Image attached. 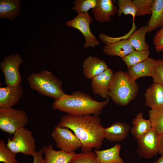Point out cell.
Masks as SVG:
<instances>
[{
	"instance_id": "obj_1",
	"label": "cell",
	"mask_w": 163,
	"mask_h": 163,
	"mask_svg": "<svg viewBox=\"0 0 163 163\" xmlns=\"http://www.w3.org/2000/svg\"><path fill=\"white\" fill-rule=\"evenodd\" d=\"M56 126L67 128L73 131L81 142L83 152L100 149L105 139L104 127L98 116L67 114L61 117Z\"/></svg>"
},
{
	"instance_id": "obj_2",
	"label": "cell",
	"mask_w": 163,
	"mask_h": 163,
	"mask_svg": "<svg viewBox=\"0 0 163 163\" xmlns=\"http://www.w3.org/2000/svg\"><path fill=\"white\" fill-rule=\"evenodd\" d=\"M109 101L108 97L104 101H98L90 95L77 91L71 95L65 94L59 100L55 101L52 108L69 114L98 116Z\"/></svg>"
},
{
	"instance_id": "obj_3",
	"label": "cell",
	"mask_w": 163,
	"mask_h": 163,
	"mask_svg": "<svg viewBox=\"0 0 163 163\" xmlns=\"http://www.w3.org/2000/svg\"><path fill=\"white\" fill-rule=\"evenodd\" d=\"M139 91L135 80L127 72H114L110 86L109 96L117 105L124 107L134 100Z\"/></svg>"
},
{
	"instance_id": "obj_4",
	"label": "cell",
	"mask_w": 163,
	"mask_h": 163,
	"mask_svg": "<svg viewBox=\"0 0 163 163\" xmlns=\"http://www.w3.org/2000/svg\"><path fill=\"white\" fill-rule=\"evenodd\" d=\"M27 80L32 90L55 101L65 94L61 81L50 71L43 70L33 73L27 77Z\"/></svg>"
},
{
	"instance_id": "obj_5",
	"label": "cell",
	"mask_w": 163,
	"mask_h": 163,
	"mask_svg": "<svg viewBox=\"0 0 163 163\" xmlns=\"http://www.w3.org/2000/svg\"><path fill=\"white\" fill-rule=\"evenodd\" d=\"M36 139L32 132L26 127L17 130L12 138H8L7 147L17 154L21 153L25 155L33 156L36 151Z\"/></svg>"
},
{
	"instance_id": "obj_6",
	"label": "cell",
	"mask_w": 163,
	"mask_h": 163,
	"mask_svg": "<svg viewBox=\"0 0 163 163\" xmlns=\"http://www.w3.org/2000/svg\"><path fill=\"white\" fill-rule=\"evenodd\" d=\"M28 116L24 110L13 108H0V129L9 134L24 127L28 122Z\"/></svg>"
},
{
	"instance_id": "obj_7",
	"label": "cell",
	"mask_w": 163,
	"mask_h": 163,
	"mask_svg": "<svg viewBox=\"0 0 163 163\" xmlns=\"http://www.w3.org/2000/svg\"><path fill=\"white\" fill-rule=\"evenodd\" d=\"M24 62L18 53L5 56L1 62L0 66L5 78V84L7 86H15L21 84L22 79L20 73L19 67Z\"/></svg>"
},
{
	"instance_id": "obj_8",
	"label": "cell",
	"mask_w": 163,
	"mask_h": 163,
	"mask_svg": "<svg viewBox=\"0 0 163 163\" xmlns=\"http://www.w3.org/2000/svg\"><path fill=\"white\" fill-rule=\"evenodd\" d=\"M51 136L57 147L65 152H75L82 147L80 140L68 128L56 126Z\"/></svg>"
},
{
	"instance_id": "obj_9",
	"label": "cell",
	"mask_w": 163,
	"mask_h": 163,
	"mask_svg": "<svg viewBox=\"0 0 163 163\" xmlns=\"http://www.w3.org/2000/svg\"><path fill=\"white\" fill-rule=\"evenodd\" d=\"M92 20L91 16L88 12L79 13L75 18L66 23L67 26L75 28L82 33L85 39V48L94 47L100 43L91 32L90 24Z\"/></svg>"
},
{
	"instance_id": "obj_10",
	"label": "cell",
	"mask_w": 163,
	"mask_h": 163,
	"mask_svg": "<svg viewBox=\"0 0 163 163\" xmlns=\"http://www.w3.org/2000/svg\"><path fill=\"white\" fill-rule=\"evenodd\" d=\"M159 135L152 128L147 133L136 139L137 153L140 157L149 159L158 154Z\"/></svg>"
},
{
	"instance_id": "obj_11",
	"label": "cell",
	"mask_w": 163,
	"mask_h": 163,
	"mask_svg": "<svg viewBox=\"0 0 163 163\" xmlns=\"http://www.w3.org/2000/svg\"><path fill=\"white\" fill-rule=\"evenodd\" d=\"M109 68L101 74L94 77L91 82L93 93L103 98L109 97L110 86L113 74Z\"/></svg>"
},
{
	"instance_id": "obj_12",
	"label": "cell",
	"mask_w": 163,
	"mask_h": 163,
	"mask_svg": "<svg viewBox=\"0 0 163 163\" xmlns=\"http://www.w3.org/2000/svg\"><path fill=\"white\" fill-rule=\"evenodd\" d=\"M24 94L23 86H7L0 88V108L12 107L18 103Z\"/></svg>"
},
{
	"instance_id": "obj_13",
	"label": "cell",
	"mask_w": 163,
	"mask_h": 163,
	"mask_svg": "<svg viewBox=\"0 0 163 163\" xmlns=\"http://www.w3.org/2000/svg\"><path fill=\"white\" fill-rule=\"evenodd\" d=\"M118 9L111 0H97L96 5L92 9L95 20L100 23L110 21V16H113Z\"/></svg>"
},
{
	"instance_id": "obj_14",
	"label": "cell",
	"mask_w": 163,
	"mask_h": 163,
	"mask_svg": "<svg viewBox=\"0 0 163 163\" xmlns=\"http://www.w3.org/2000/svg\"><path fill=\"white\" fill-rule=\"evenodd\" d=\"M82 67L84 75L87 79H91L103 73L108 68L104 60L93 56L85 59L83 62Z\"/></svg>"
},
{
	"instance_id": "obj_15",
	"label": "cell",
	"mask_w": 163,
	"mask_h": 163,
	"mask_svg": "<svg viewBox=\"0 0 163 163\" xmlns=\"http://www.w3.org/2000/svg\"><path fill=\"white\" fill-rule=\"evenodd\" d=\"M44 157V163H68L76 153L56 151L51 144L44 145L41 149Z\"/></svg>"
},
{
	"instance_id": "obj_16",
	"label": "cell",
	"mask_w": 163,
	"mask_h": 163,
	"mask_svg": "<svg viewBox=\"0 0 163 163\" xmlns=\"http://www.w3.org/2000/svg\"><path fill=\"white\" fill-rule=\"evenodd\" d=\"M156 60L149 57L146 60L138 63L128 69V74L133 79H136L141 77H153L155 72Z\"/></svg>"
},
{
	"instance_id": "obj_17",
	"label": "cell",
	"mask_w": 163,
	"mask_h": 163,
	"mask_svg": "<svg viewBox=\"0 0 163 163\" xmlns=\"http://www.w3.org/2000/svg\"><path fill=\"white\" fill-rule=\"evenodd\" d=\"M135 50L127 39L106 44L104 53L110 56H117L123 58Z\"/></svg>"
},
{
	"instance_id": "obj_18",
	"label": "cell",
	"mask_w": 163,
	"mask_h": 163,
	"mask_svg": "<svg viewBox=\"0 0 163 163\" xmlns=\"http://www.w3.org/2000/svg\"><path fill=\"white\" fill-rule=\"evenodd\" d=\"M130 126L126 123L118 122L109 127L104 128L105 138L111 142H119L125 139L128 136Z\"/></svg>"
},
{
	"instance_id": "obj_19",
	"label": "cell",
	"mask_w": 163,
	"mask_h": 163,
	"mask_svg": "<svg viewBox=\"0 0 163 163\" xmlns=\"http://www.w3.org/2000/svg\"><path fill=\"white\" fill-rule=\"evenodd\" d=\"M145 105L151 109L163 107V86L153 82L144 95Z\"/></svg>"
},
{
	"instance_id": "obj_20",
	"label": "cell",
	"mask_w": 163,
	"mask_h": 163,
	"mask_svg": "<svg viewBox=\"0 0 163 163\" xmlns=\"http://www.w3.org/2000/svg\"><path fill=\"white\" fill-rule=\"evenodd\" d=\"M21 5L20 0H0V18L14 20L20 14Z\"/></svg>"
},
{
	"instance_id": "obj_21",
	"label": "cell",
	"mask_w": 163,
	"mask_h": 163,
	"mask_svg": "<svg viewBox=\"0 0 163 163\" xmlns=\"http://www.w3.org/2000/svg\"><path fill=\"white\" fill-rule=\"evenodd\" d=\"M121 148L120 144H116L109 149L102 150L95 149L98 163H125L120 155Z\"/></svg>"
},
{
	"instance_id": "obj_22",
	"label": "cell",
	"mask_w": 163,
	"mask_h": 163,
	"mask_svg": "<svg viewBox=\"0 0 163 163\" xmlns=\"http://www.w3.org/2000/svg\"><path fill=\"white\" fill-rule=\"evenodd\" d=\"M151 15L147 24L148 33L163 27V0H154Z\"/></svg>"
},
{
	"instance_id": "obj_23",
	"label": "cell",
	"mask_w": 163,
	"mask_h": 163,
	"mask_svg": "<svg viewBox=\"0 0 163 163\" xmlns=\"http://www.w3.org/2000/svg\"><path fill=\"white\" fill-rule=\"evenodd\" d=\"M147 32V25H143L133 32L127 38L135 50H149V47L145 39V35Z\"/></svg>"
},
{
	"instance_id": "obj_24",
	"label": "cell",
	"mask_w": 163,
	"mask_h": 163,
	"mask_svg": "<svg viewBox=\"0 0 163 163\" xmlns=\"http://www.w3.org/2000/svg\"><path fill=\"white\" fill-rule=\"evenodd\" d=\"M132 124L133 126L130 129V132L136 139L143 136L152 129L150 120L144 119L141 112L139 113L133 120Z\"/></svg>"
},
{
	"instance_id": "obj_25",
	"label": "cell",
	"mask_w": 163,
	"mask_h": 163,
	"mask_svg": "<svg viewBox=\"0 0 163 163\" xmlns=\"http://www.w3.org/2000/svg\"><path fill=\"white\" fill-rule=\"evenodd\" d=\"M152 128L159 135L163 134V107L148 111Z\"/></svg>"
},
{
	"instance_id": "obj_26",
	"label": "cell",
	"mask_w": 163,
	"mask_h": 163,
	"mask_svg": "<svg viewBox=\"0 0 163 163\" xmlns=\"http://www.w3.org/2000/svg\"><path fill=\"white\" fill-rule=\"evenodd\" d=\"M149 50L140 51L135 50L122 58V59L128 69L133 66L148 59L149 57Z\"/></svg>"
},
{
	"instance_id": "obj_27",
	"label": "cell",
	"mask_w": 163,
	"mask_h": 163,
	"mask_svg": "<svg viewBox=\"0 0 163 163\" xmlns=\"http://www.w3.org/2000/svg\"><path fill=\"white\" fill-rule=\"evenodd\" d=\"M118 7L117 14L120 18L122 14H130L133 18V22H134L136 16L137 9L133 0H118L117 4Z\"/></svg>"
},
{
	"instance_id": "obj_28",
	"label": "cell",
	"mask_w": 163,
	"mask_h": 163,
	"mask_svg": "<svg viewBox=\"0 0 163 163\" xmlns=\"http://www.w3.org/2000/svg\"><path fill=\"white\" fill-rule=\"evenodd\" d=\"M137 9L136 16L151 14L154 0H133Z\"/></svg>"
},
{
	"instance_id": "obj_29",
	"label": "cell",
	"mask_w": 163,
	"mask_h": 163,
	"mask_svg": "<svg viewBox=\"0 0 163 163\" xmlns=\"http://www.w3.org/2000/svg\"><path fill=\"white\" fill-rule=\"evenodd\" d=\"M68 163H98L94 152L76 154Z\"/></svg>"
},
{
	"instance_id": "obj_30",
	"label": "cell",
	"mask_w": 163,
	"mask_h": 163,
	"mask_svg": "<svg viewBox=\"0 0 163 163\" xmlns=\"http://www.w3.org/2000/svg\"><path fill=\"white\" fill-rule=\"evenodd\" d=\"M16 154L6 146L4 140H0V161L5 163H18L16 158Z\"/></svg>"
},
{
	"instance_id": "obj_31",
	"label": "cell",
	"mask_w": 163,
	"mask_h": 163,
	"mask_svg": "<svg viewBox=\"0 0 163 163\" xmlns=\"http://www.w3.org/2000/svg\"><path fill=\"white\" fill-rule=\"evenodd\" d=\"M97 0H75L74 1V5L71 9L76 13H86L95 7Z\"/></svg>"
},
{
	"instance_id": "obj_32",
	"label": "cell",
	"mask_w": 163,
	"mask_h": 163,
	"mask_svg": "<svg viewBox=\"0 0 163 163\" xmlns=\"http://www.w3.org/2000/svg\"><path fill=\"white\" fill-rule=\"evenodd\" d=\"M152 78L153 82L163 86V59L156 60L155 72Z\"/></svg>"
},
{
	"instance_id": "obj_33",
	"label": "cell",
	"mask_w": 163,
	"mask_h": 163,
	"mask_svg": "<svg viewBox=\"0 0 163 163\" xmlns=\"http://www.w3.org/2000/svg\"><path fill=\"white\" fill-rule=\"evenodd\" d=\"M155 51L157 52H163V27L157 31L153 39Z\"/></svg>"
},
{
	"instance_id": "obj_34",
	"label": "cell",
	"mask_w": 163,
	"mask_h": 163,
	"mask_svg": "<svg viewBox=\"0 0 163 163\" xmlns=\"http://www.w3.org/2000/svg\"><path fill=\"white\" fill-rule=\"evenodd\" d=\"M43 152L41 149L38 151H36L33 155V163H44V159L43 158Z\"/></svg>"
},
{
	"instance_id": "obj_35",
	"label": "cell",
	"mask_w": 163,
	"mask_h": 163,
	"mask_svg": "<svg viewBox=\"0 0 163 163\" xmlns=\"http://www.w3.org/2000/svg\"><path fill=\"white\" fill-rule=\"evenodd\" d=\"M158 154L163 155V134L159 136L158 139Z\"/></svg>"
},
{
	"instance_id": "obj_36",
	"label": "cell",
	"mask_w": 163,
	"mask_h": 163,
	"mask_svg": "<svg viewBox=\"0 0 163 163\" xmlns=\"http://www.w3.org/2000/svg\"><path fill=\"white\" fill-rule=\"evenodd\" d=\"M154 163H163V155H161V156Z\"/></svg>"
}]
</instances>
